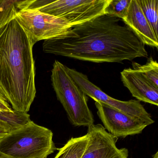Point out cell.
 I'll list each match as a JSON object with an SVG mask.
<instances>
[{
	"mask_svg": "<svg viewBox=\"0 0 158 158\" xmlns=\"http://www.w3.org/2000/svg\"><path fill=\"white\" fill-rule=\"evenodd\" d=\"M0 110L10 112H11L13 110L11 108L8 102L1 94H0Z\"/></svg>",
	"mask_w": 158,
	"mask_h": 158,
	"instance_id": "19",
	"label": "cell"
},
{
	"mask_svg": "<svg viewBox=\"0 0 158 158\" xmlns=\"http://www.w3.org/2000/svg\"><path fill=\"white\" fill-rule=\"evenodd\" d=\"M33 48L16 17L0 28V94L16 111L27 113L35 97Z\"/></svg>",
	"mask_w": 158,
	"mask_h": 158,
	"instance_id": "2",
	"label": "cell"
},
{
	"mask_svg": "<svg viewBox=\"0 0 158 158\" xmlns=\"http://www.w3.org/2000/svg\"><path fill=\"white\" fill-rule=\"evenodd\" d=\"M0 158H12L9 156H7L5 154H3L1 152H0Z\"/></svg>",
	"mask_w": 158,
	"mask_h": 158,
	"instance_id": "20",
	"label": "cell"
},
{
	"mask_svg": "<svg viewBox=\"0 0 158 158\" xmlns=\"http://www.w3.org/2000/svg\"><path fill=\"white\" fill-rule=\"evenodd\" d=\"M12 130V127L9 124L0 121V139L3 138Z\"/></svg>",
	"mask_w": 158,
	"mask_h": 158,
	"instance_id": "18",
	"label": "cell"
},
{
	"mask_svg": "<svg viewBox=\"0 0 158 158\" xmlns=\"http://www.w3.org/2000/svg\"><path fill=\"white\" fill-rule=\"evenodd\" d=\"M110 0H39L41 12L60 17L72 27L105 15Z\"/></svg>",
	"mask_w": 158,
	"mask_h": 158,
	"instance_id": "5",
	"label": "cell"
},
{
	"mask_svg": "<svg viewBox=\"0 0 158 158\" xmlns=\"http://www.w3.org/2000/svg\"><path fill=\"white\" fill-rule=\"evenodd\" d=\"M88 135L72 138L60 148L54 158H81L87 145Z\"/></svg>",
	"mask_w": 158,
	"mask_h": 158,
	"instance_id": "12",
	"label": "cell"
},
{
	"mask_svg": "<svg viewBox=\"0 0 158 158\" xmlns=\"http://www.w3.org/2000/svg\"><path fill=\"white\" fill-rule=\"evenodd\" d=\"M25 1L0 0V28L16 17L24 9Z\"/></svg>",
	"mask_w": 158,
	"mask_h": 158,
	"instance_id": "13",
	"label": "cell"
},
{
	"mask_svg": "<svg viewBox=\"0 0 158 158\" xmlns=\"http://www.w3.org/2000/svg\"><path fill=\"white\" fill-rule=\"evenodd\" d=\"M21 25L29 35L32 46L63 35L72 27L65 20L37 10H23L16 15Z\"/></svg>",
	"mask_w": 158,
	"mask_h": 158,
	"instance_id": "6",
	"label": "cell"
},
{
	"mask_svg": "<svg viewBox=\"0 0 158 158\" xmlns=\"http://www.w3.org/2000/svg\"><path fill=\"white\" fill-rule=\"evenodd\" d=\"M132 66L134 70L140 73L156 87L158 88V64L156 60L151 57L144 65L134 62L132 64Z\"/></svg>",
	"mask_w": 158,
	"mask_h": 158,
	"instance_id": "15",
	"label": "cell"
},
{
	"mask_svg": "<svg viewBox=\"0 0 158 158\" xmlns=\"http://www.w3.org/2000/svg\"><path fill=\"white\" fill-rule=\"evenodd\" d=\"M87 145L81 158H128V150L118 148L117 138L108 133L102 125L88 127Z\"/></svg>",
	"mask_w": 158,
	"mask_h": 158,
	"instance_id": "9",
	"label": "cell"
},
{
	"mask_svg": "<svg viewBox=\"0 0 158 158\" xmlns=\"http://www.w3.org/2000/svg\"><path fill=\"white\" fill-rule=\"evenodd\" d=\"M124 86L128 89L138 101L158 105V88L137 71L131 68L124 69L121 73Z\"/></svg>",
	"mask_w": 158,
	"mask_h": 158,
	"instance_id": "10",
	"label": "cell"
},
{
	"mask_svg": "<svg viewBox=\"0 0 158 158\" xmlns=\"http://www.w3.org/2000/svg\"><path fill=\"white\" fill-rule=\"evenodd\" d=\"M30 115L27 113L13 110L6 111L0 110V121L9 124L13 130L24 125L31 121Z\"/></svg>",
	"mask_w": 158,
	"mask_h": 158,
	"instance_id": "16",
	"label": "cell"
},
{
	"mask_svg": "<svg viewBox=\"0 0 158 158\" xmlns=\"http://www.w3.org/2000/svg\"><path fill=\"white\" fill-rule=\"evenodd\" d=\"M142 12L158 38V0H137Z\"/></svg>",
	"mask_w": 158,
	"mask_h": 158,
	"instance_id": "14",
	"label": "cell"
},
{
	"mask_svg": "<svg viewBox=\"0 0 158 158\" xmlns=\"http://www.w3.org/2000/svg\"><path fill=\"white\" fill-rule=\"evenodd\" d=\"M152 158H158V152H157L155 154L152 156Z\"/></svg>",
	"mask_w": 158,
	"mask_h": 158,
	"instance_id": "21",
	"label": "cell"
},
{
	"mask_svg": "<svg viewBox=\"0 0 158 158\" xmlns=\"http://www.w3.org/2000/svg\"><path fill=\"white\" fill-rule=\"evenodd\" d=\"M98 116L110 134L125 138L142 133L148 125L138 118L116 110L107 104L95 101Z\"/></svg>",
	"mask_w": 158,
	"mask_h": 158,
	"instance_id": "8",
	"label": "cell"
},
{
	"mask_svg": "<svg viewBox=\"0 0 158 158\" xmlns=\"http://www.w3.org/2000/svg\"><path fill=\"white\" fill-rule=\"evenodd\" d=\"M131 0H110L105 10V15L123 20L126 15Z\"/></svg>",
	"mask_w": 158,
	"mask_h": 158,
	"instance_id": "17",
	"label": "cell"
},
{
	"mask_svg": "<svg viewBox=\"0 0 158 158\" xmlns=\"http://www.w3.org/2000/svg\"><path fill=\"white\" fill-rule=\"evenodd\" d=\"M56 149L52 131L32 121L0 139V152L12 158H47Z\"/></svg>",
	"mask_w": 158,
	"mask_h": 158,
	"instance_id": "3",
	"label": "cell"
},
{
	"mask_svg": "<svg viewBox=\"0 0 158 158\" xmlns=\"http://www.w3.org/2000/svg\"><path fill=\"white\" fill-rule=\"evenodd\" d=\"M123 22L144 44L158 48V38L142 12L137 0H131Z\"/></svg>",
	"mask_w": 158,
	"mask_h": 158,
	"instance_id": "11",
	"label": "cell"
},
{
	"mask_svg": "<svg viewBox=\"0 0 158 158\" xmlns=\"http://www.w3.org/2000/svg\"><path fill=\"white\" fill-rule=\"evenodd\" d=\"M67 72L76 84L86 96L95 101L102 103L138 118L148 126L154 123L150 114L145 110L140 102L136 100L127 101L118 100L110 97L102 91L99 88L89 81L85 74L66 66Z\"/></svg>",
	"mask_w": 158,
	"mask_h": 158,
	"instance_id": "7",
	"label": "cell"
},
{
	"mask_svg": "<svg viewBox=\"0 0 158 158\" xmlns=\"http://www.w3.org/2000/svg\"><path fill=\"white\" fill-rule=\"evenodd\" d=\"M121 19L104 15L44 40L46 53L97 63L147 58L145 45Z\"/></svg>",
	"mask_w": 158,
	"mask_h": 158,
	"instance_id": "1",
	"label": "cell"
},
{
	"mask_svg": "<svg viewBox=\"0 0 158 158\" xmlns=\"http://www.w3.org/2000/svg\"><path fill=\"white\" fill-rule=\"evenodd\" d=\"M51 81L57 99L71 123L75 126L88 127L94 124V116L88 105L86 95L73 80L66 66L59 61L53 63Z\"/></svg>",
	"mask_w": 158,
	"mask_h": 158,
	"instance_id": "4",
	"label": "cell"
}]
</instances>
